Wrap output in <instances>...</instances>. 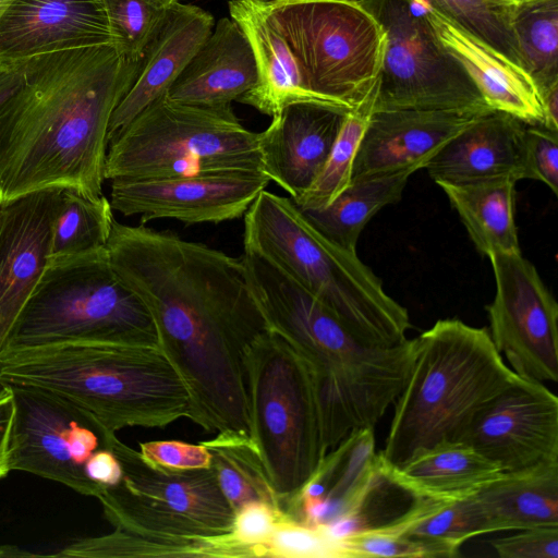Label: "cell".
Segmentation results:
<instances>
[{
	"label": "cell",
	"instance_id": "cell-11",
	"mask_svg": "<svg viewBox=\"0 0 558 558\" xmlns=\"http://www.w3.org/2000/svg\"><path fill=\"white\" fill-rule=\"evenodd\" d=\"M106 447L117 457L121 480L96 497L116 527L147 535L197 539L231 533L235 511L211 466L170 470L148 462L111 435Z\"/></svg>",
	"mask_w": 558,
	"mask_h": 558
},
{
	"label": "cell",
	"instance_id": "cell-30",
	"mask_svg": "<svg viewBox=\"0 0 558 558\" xmlns=\"http://www.w3.org/2000/svg\"><path fill=\"white\" fill-rule=\"evenodd\" d=\"M53 557L138 558V557H234L227 536L218 538H169L121 529L100 536L70 543Z\"/></svg>",
	"mask_w": 558,
	"mask_h": 558
},
{
	"label": "cell",
	"instance_id": "cell-8",
	"mask_svg": "<svg viewBox=\"0 0 558 558\" xmlns=\"http://www.w3.org/2000/svg\"><path fill=\"white\" fill-rule=\"evenodd\" d=\"M262 171L258 133L231 105L199 107L167 94L144 108L109 142L106 180H151Z\"/></svg>",
	"mask_w": 558,
	"mask_h": 558
},
{
	"label": "cell",
	"instance_id": "cell-49",
	"mask_svg": "<svg viewBox=\"0 0 558 558\" xmlns=\"http://www.w3.org/2000/svg\"><path fill=\"white\" fill-rule=\"evenodd\" d=\"M9 392V386L0 383V398Z\"/></svg>",
	"mask_w": 558,
	"mask_h": 558
},
{
	"label": "cell",
	"instance_id": "cell-36",
	"mask_svg": "<svg viewBox=\"0 0 558 558\" xmlns=\"http://www.w3.org/2000/svg\"><path fill=\"white\" fill-rule=\"evenodd\" d=\"M113 46L126 59L137 61L158 28L168 7L151 0H102Z\"/></svg>",
	"mask_w": 558,
	"mask_h": 558
},
{
	"label": "cell",
	"instance_id": "cell-2",
	"mask_svg": "<svg viewBox=\"0 0 558 558\" xmlns=\"http://www.w3.org/2000/svg\"><path fill=\"white\" fill-rule=\"evenodd\" d=\"M242 259L267 329L310 369L325 452L356 430L374 428L410 377L416 339L391 347L369 343L264 257L244 251Z\"/></svg>",
	"mask_w": 558,
	"mask_h": 558
},
{
	"label": "cell",
	"instance_id": "cell-32",
	"mask_svg": "<svg viewBox=\"0 0 558 558\" xmlns=\"http://www.w3.org/2000/svg\"><path fill=\"white\" fill-rule=\"evenodd\" d=\"M522 69L533 80L541 98L558 84V0H530L513 13Z\"/></svg>",
	"mask_w": 558,
	"mask_h": 558
},
{
	"label": "cell",
	"instance_id": "cell-3",
	"mask_svg": "<svg viewBox=\"0 0 558 558\" xmlns=\"http://www.w3.org/2000/svg\"><path fill=\"white\" fill-rule=\"evenodd\" d=\"M107 252L116 275L147 307L166 352L204 354L267 329L242 257L116 219Z\"/></svg>",
	"mask_w": 558,
	"mask_h": 558
},
{
	"label": "cell",
	"instance_id": "cell-33",
	"mask_svg": "<svg viewBox=\"0 0 558 558\" xmlns=\"http://www.w3.org/2000/svg\"><path fill=\"white\" fill-rule=\"evenodd\" d=\"M110 201L63 190L51 227L49 257L72 256L107 247L114 220Z\"/></svg>",
	"mask_w": 558,
	"mask_h": 558
},
{
	"label": "cell",
	"instance_id": "cell-51",
	"mask_svg": "<svg viewBox=\"0 0 558 558\" xmlns=\"http://www.w3.org/2000/svg\"><path fill=\"white\" fill-rule=\"evenodd\" d=\"M511 2H514V3H520V2H525V1H530V0H509Z\"/></svg>",
	"mask_w": 558,
	"mask_h": 558
},
{
	"label": "cell",
	"instance_id": "cell-1",
	"mask_svg": "<svg viewBox=\"0 0 558 558\" xmlns=\"http://www.w3.org/2000/svg\"><path fill=\"white\" fill-rule=\"evenodd\" d=\"M137 65L113 45L0 64L3 205L47 190L102 195L110 120Z\"/></svg>",
	"mask_w": 558,
	"mask_h": 558
},
{
	"label": "cell",
	"instance_id": "cell-43",
	"mask_svg": "<svg viewBox=\"0 0 558 558\" xmlns=\"http://www.w3.org/2000/svg\"><path fill=\"white\" fill-rule=\"evenodd\" d=\"M85 472L89 480L101 486L114 485L122 476L120 462L107 447L100 448L92 454L86 463Z\"/></svg>",
	"mask_w": 558,
	"mask_h": 558
},
{
	"label": "cell",
	"instance_id": "cell-48",
	"mask_svg": "<svg viewBox=\"0 0 558 558\" xmlns=\"http://www.w3.org/2000/svg\"><path fill=\"white\" fill-rule=\"evenodd\" d=\"M13 0H0V16Z\"/></svg>",
	"mask_w": 558,
	"mask_h": 558
},
{
	"label": "cell",
	"instance_id": "cell-31",
	"mask_svg": "<svg viewBox=\"0 0 558 558\" xmlns=\"http://www.w3.org/2000/svg\"><path fill=\"white\" fill-rule=\"evenodd\" d=\"M202 442L210 452V466L219 487L235 512L256 501L283 512V502L271 487L251 440L216 434V437Z\"/></svg>",
	"mask_w": 558,
	"mask_h": 558
},
{
	"label": "cell",
	"instance_id": "cell-10",
	"mask_svg": "<svg viewBox=\"0 0 558 558\" xmlns=\"http://www.w3.org/2000/svg\"><path fill=\"white\" fill-rule=\"evenodd\" d=\"M265 9L325 105L351 111L375 87L386 33L357 0H264Z\"/></svg>",
	"mask_w": 558,
	"mask_h": 558
},
{
	"label": "cell",
	"instance_id": "cell-23",
	"mask_svg": "<svg viewBox=\"0 0 558 558\" xmlns=\"http://www.w3.org/2000/svg\"><path fill=\"white\" fill-rule=\"evenodd\" d=\"M525 128L515 117L490 110L451 138L424 169L436 184L523 180Z\"/></svg>",
	"mask_w": 558,
	"mask_h": 558
},
{
	"label": "cell",
	"instance_id": "cell-34",
	"mask_svg": "<svg viewBox=\"0 0 558 558\" xmlns=\"http://www.w3.org/2000/svg\"><path fill=\"white\" fill-rule=\"evenodd\" d=\"M377 90L378 81L368 96L345 114L332 148L318 175L308 189L293 201L299 209L325 207L351 183L353 161L374 112Z\"/></svg>",
	"mask_w": 558,
	"mask_h": 558
},
{
	"label": "cell",
	"instance_id": "cell-20",
	"mask_svg": "<svg viewBox=\"0 0 558 558\" xmlns=\"http://www.w3.org/2000/svg\"><path fill=\"white\" fill-rule=\"evenodd\" d=\"M348 112L316 102L284 107L258 133L264 174L296 199L322 170Z\"/></svg>",
	"mask_w": 558,
	"mask_h": 558
},
{
	"label": "cell",
	"instance_id": "cell-22",
	"mask_svg": "<svg viewBox=\"0 0 558 558\" xmlns=\"http://www.w3.org/2000/svg\"><path fill=\"white\" fill-rule=\"evenodd\" d=\"M418 1L437 40L463 68L487 106L526 124L543 125L542 98L531 76L426 2Z\"/></svg>",
	"mask_w": 558,
	"mask_h": 558
},
{
	"label": "cell",
	"instance_id": "cell-21",
	"mask_svg": "<svg viewBox=\"0 0 558 558\" xmlns=\"http://www.w3.org/2000/svg\"><path fill=\"white\" fill-rule=\"evenodd\" d=\"M214 25V16L194 4L178 1L167 8L138 59L133 84L112 113L109 142L144 108L168 92Z\"/></svg>",
	"mask_w": 558,
	"mask_h": 558
},
{
	"label": "cell",
	"instance_id": "cell-13",
	"mask_svg": "<svg viewBox=\"0 0 558 558\" xmlns=\"http://www.w3.org/2000/svg\"><path fill=\"white\" fill-rule=\"evenodd\" d=\"M9 387L14 408L7 456L10 472H27L96 498L104 486L87 477L85 466L114 434L56 392Z\"/></svg>",
	"mask_w": 558,
	"mask_h": 558
},
{
	"label": "cell",
	"instance_id": "cell-45",
	"mask_svg": "<svg viewBox=\"0 0 558 558\" xmlns=\"http://www.w3.org/2000/svg\"><path fill=\"white\" fill-rule=\"evenodd\" d=\"M544 123L548 130L558 132V84L542 96Z\"/></svg>",
	"mask_w": 558,
	"mask_h": 558
},
{
	"label": "cell",
	"instance_id": "cell-25",
	"mask_svg": "<svg viewBox=\"0 0 558 558\" xmlns=\"http://www.w3.org/2000/svg\"><path fill=\"white\" fill-rule=\"evenodd\" d=\"M228 7L230 17L250 40L258 70L257 84L238 101L271 118L292 104H323L310 90L295 56L270 20L264 0H230Z\"/></svg>",
	"mask_w": 558,
	"mask_h": 558
},
{
	"label": "cell",
	"instance_id": "cell-27",
	"mask_svg": "<svg viewBox=\"0 0 558 558\" xmlns=\"http://www.w3.org/2000/svg\"><path fill=\"white\" fill-rule=\"evenodd\" d=\"M475 497L488 533L558 526V460L502 471Z\"/></svg>",
	"mask_w": 558,
	"mask_h": 558
},
{
	"label": "cell",
	"instance_id": "cell-44",
	"mask_svg": "<svg viewBox=\"0 0 558 558\" xmlns=\"http://www.w3.org/2000/svg\"><path fill=\"white\" fill-rule=\"evenodd\" d=\"M13 409V399L9 387V392L0 398V480L10 473L7 456Z\"/></svg>",
	"mask_w": 558,
	"mask_h": 558
},
{
	"label": "cell",
	"instance_id": "cell-7",
	"mask_svg": "<svg viewBox=\"0 0 558 558\" xmlns=\"http://www.w3.org/2000/svg\"><path fill=\"white\" fill-rule=\"evenodd\" d=\"M59 343L159 347L147 307L116 275L107 247L49 257L2 351Z\"/></svg>",
	"mask_w": 558,
	"mask_h": 558
},
{
	"label": "cell",
	"instance_id": "cell-19",
	"mask_svg": "<svg viewBox=\"0 0 558 558\" xmlns=\"http://www.w3.org/2000/svg\"><path fill=\"white\" fill-rule=\"evenodd\" d=\"M484 113L456 110L374 111L353 161L352 180L424 169L451 138Z\"/></svg>",
	"mask_w": 558,
	"mask_h": 558
},
{
	"label": "cell",
	"instance_id": "cell-37",
	"mask_svg": "<svg viewBox=\"0 0 558 558\" xmlns=\"http://www.w3.org/2000/svg\"><path fill=\"white\" fill-rule=\"evenodd\" d=\"M258 557L348 558L340 539L322 525H306L283 514Z\"/></svg>",
	"mask_w": 558,
	"mask_h": 558
},
{
	"label": "cell",
	"instance_id": "cell-24",
	"mask_svg": "<svg viewBox=\"0 0 558 558\" xmlns=\"http://www.w3.org/2000/svg\"><path fill=\"white\" fill-rule=\"evenodd\" d=\"M257 81L250 40L234 20L221 17L166 94L177 102L223 107L238 101Z\"/></svg>",
	"mask_w": 558,
	"mask_h": 558
},
{
	"label": "cell",
	"instance_id": "cell-39",
	"mask_svg": "<svg viewBox=\"0 0 558 558\" xmlns=\"http://www.w3.org/2000/svg\"><path fill=\"white\" fill-rule=\"evenodd\" d=\"M283 514L265 502H250L240 508L228 535L240 557H258Z\"/></svg>",
	"mask_w": 558,
	"mask_h": 558
},
{
	"label": "cell",
	"instance_id": "cell-28",
	"mask_svg": "<svg viewBox=\"0 0 558 558\" xmlns=\"http://www.w3.org/2000/svg\"><path fill=\"white\" fill-rule=\"evenodd\" d=\"M515 183L512 177L437 183L483 255L521 252L514 220Z\"/></svg>",
	"mask_w": 558,
	"mask_h": 558
},
{
	"label": "cell",
	"instance_id": "cell-15",
	"mask_svg": "<svg viewBox=\"0 0 558 558\" xmlns=\"http://www.w3.org/2000/svg\"><path fill=\"white\" fill-rule=\"evenodd\" d=\"M456 441L505 472L558 460V398L543 383L519 376L472 417Z\"/></svg>",
	"mask_w": 558,
	"mask_h": 558
},
{
	"label": "cell",
	"instance_id": "cell-42",
	"mask_svg": "<svg viewBox=\"0 0 558 558\" xmlns=\"http://www.w3.org/2000/svg\"><path fill=\"white\" fill-rule=\"evenodd\" d=\"M140 452L151 464L170 470L209 468L211 456L201 441L189 444L179 440L140 442Z\"/></svg>",
	"mask_w": 558,
	"mask_h": 558
},
{
	"label": "cell",
	"instance_id": "cell-26",
	"mask_svg": "<svg viewBox=\"0 0 558 558\" xmlns=\"http://www.w3.org/2000/svg\"><path fill=\"white\" fill-rule=\"evenodd\" d=\"M380 462L387 477L414 499L450 501L464 498L502 472L497 464L461 441L437 444L400 466L389 468L381 459Z\"/></svg>",
	"mask_w": 558,
	"mask_h": 558
},
{
	"label": "cell",
	"instance_id": "cell-4",
	"mask_svg": "<svg viewBox=\"0 0 558 558\" xmlns=\"http://www.w3.org/2000/svg\"><path fill=\"white\" fill-rule=\"evenodd\" d=\"M0 383L60 395L110 434L190 418L184 380L160 347L59 343L0 352Z\"/></svg>",
	"mask_w": 558,
	"mask_h": 558
},
{
	"label": "cell",
	"instance_id": "cell-18",
	"mask_svg": "<svg viewBox=\"0 0 558 558\" xmlns=\"http://www.w3.org/2000/svg\"><path fill=\"white\" fill-rule=\"evenodd\" d=\"M113 45L102 0H13L0 16V64Z\"/></svg>",
	"mask_w": 558,
	"mask_h": 558
},
{
	"label": "cell",
	"instance_id": "cell-47",
	"mask_svg": "<svg viewBox=\"0 0 558 558\" xmlns=\"http://www.w3.org/2000/svg\"><path fill=\"white\" fill-rule=\"evenodd\" d=\"M160 5H163V7H170L171 4L178 2L179 0H151Z\"/></svg>",
	"mask_w": 558,
	"mask_h": 558
},
{
	"label": "cell",
	"instance_id": "cell-12",
	"mask_svg": "<svg viewBox=\"0 0 558 558\" xmlns=\"http://www.w3.org/2000/svg\"><path fill=\"white\" fill-rule=\"evenodd\" d=\"M381 24L386 49L374 111L492 109L440 45L418 0H357Z\"/></svg>",
	"mask_w": 558,
	"mask_h": 558
},
{
	"label": "cell",
	"instance_id": "cell-14",
	"mask_svg": "<svg viewBox=\"0 0 558 558\" xmlns=\"http://www.w3.org/2000/svg\"><path fill=\"white\" fill-rule=\"evenodd\" d=\"M496 292L486 306L489 336L520 377L558 380V304L535 266L518 253L488 255Z\"/></svg>",
	"mask_w": 558,
	"mask_h": 558
},
{
	"label": "cell",
	"instance_id": "cell-16",
	"mask_svg": "<svg viewBox=\"0 0 558 558\" xmlns=\"http://www.w3.org/2000/svg\"><path fill=\"white\" fill-rule=\"evenodd\" d=\"M269 179L239 171L151 180H111L110 204L140 223L174 219L184 225L219 223L244 216Z\"/></svg>",
	"mask_w": 558,
	"mask_h": 558
},
{
	"label": "cell",
	"instance_id": "cell-29",
	"mask_svg": "<svg viewBox=\"0 0 558 558\" xmlns=\"http://www.w3.org/2000/svg\"><path fill=\"white\" fill-rule=\"evenodd\" d=\"M412 173V170H402L354 179L327 206L300 210L326 239L356 252L364 227L381 208L400 201Z\"/></svg>",
	"mask_w": 558,
	"mask_h": 558
},
{
	"label": "cell",
	"instance_id": "cell-6",
	"mask_svg": "<svg viewBox=\"0 0 558 558\" xmlns=\"http://www.w3.org/2000/svg\"><path fill=\"white\" fill-rule=\"evenodd\" d=\"M244 251L283 271L363 340L405 341L410 315L357 256L322 235L290 197L263 190L244 214Z\"/></svg>",
	"mask_w": 558,
	"mask_h": 558
},
{
	"label": "cell",
	"instance_id": "cell-9",
	"mask_svg": "<svg viewBox=\"0 0 558 558\" xmlns=\"http://www.w3.org/2000/svg\"><path fill=\"white\" fill-rule=\"evenodd\" d=\"M251 440L283 512L326 452L315 388L300 354L266 329L245 349Z\"/></svg>",
	"mask_w": 558,
	"mask_h": 558
},
{
	"label": "cell",
	"instance_id": "cell-40",
	"mask_svg": "<svg viewBox=\"0 0 558 558\" xmlns=\"http://www.w3.org/2000/svg\"><path fill=\"white\" fill-rule=\"evenodd\" d=\"M525 179L543 182L558 194V132L526 124L524 135Z\"/></svg>",
	"mask_w": 558,
	"mask_h": 558
},
{
	"label": "cell",
	"instance_id": "cell-46",
	"mask_svg": "<svg viewBox=\"0 0 558 558\" xmlns=\"http://www.w3.org/2000/svg\"><path fill=\"white\" fill-rule=\"evenodd\" d=\"M32 556H44L41 554H35L27 551L17 546L13 545H0V557H32Z\"/></svg>",
	"mask_w": 558,
	"mask_h": 558
},
{
	"label": "cell",
	"instance_id": "cell-17",
	"mask_svg": "<svg viewBox=\"0 0 558 558\" xmlns=\"http://www.w3.org/2000/svg\"><path fill=\"white\" fill-rule=\"evenodd\" d=\"M63 190L15 199L0 217V352L49 258L51 227Z\"/></svg>",
	"mask_w": 558,
	"mask_h": 558
},
{
	"label": "cell",
	"instance_id": "cell-35",
	"mask_svg": "<svg viewBox=\"0 0 558 558\" xmlns=\"http://www.w3.org/2000/svg\"><path fill=\"white\" fill-rule=\"evenodd\" d=\"M522 69L509 0H423Z\"/></svg>",
	"mask_w": 558,
	"mask_h": 558
},
{
	"label": "cell",
	"instance_id": "cell-5",
	"mask_svg": "<svg viewBox=\"0 0 558 558\" xmlns=\"http://www.w3.org/2000/svg\"><path fill=\"white\" fill-rule=\"evenodd\" d=\"M415 339L414 364L378 452L389 468L437 444L456 441L472 417L519 378L486 328L446 318Z\"/></svg>",
	"mask_w": 558,
	"mask_h": 558
},
{
	"label": "cell",
	"instance_id": "cell-41",
	"mask_svg": "<svg viewBox=\"0 0 558 558\" xmlns=\"http://www.w3.org/2000/svg\"><path fill=\"white\" fill-rule=\"evenodd\" d=\"M489 542L500 558H558V526H536Z\"/></svg>",
	"mask_w": 558,
	"mask_h": 558
},
{
	"label": "cell",
	"instance_id": "cell-38",
	"mask_svg": "<svg viewBox=\"0 0 558 558\" xmlns=\"http://www.w3.org/2000/svg\"><path fill=\"white\" fill-rule=\"evenodd\" d=\"M340 541L348 558L441 557L435 547L426 543L377 527L359 531Z\"/></svg>",
	"mask_w": 558,
	"mask_h": 558
},
{
	"label": "cell",
	"instance_id": "cell-50",
	"mask_svg": "<svg viewBox=\"0 0 558 558\" xmlns=\"http://www.w3.org/2000/svg\"><path fill=\"white\" fill-rule=\"evenodd\" d=\"M3 207H4V205L2 203L1 195H0V217H1V214H2Z\"/></svg>",
	"mask_w": 558,
	"mask_h": 558
}]
</instances>
